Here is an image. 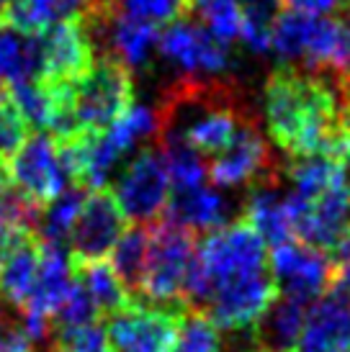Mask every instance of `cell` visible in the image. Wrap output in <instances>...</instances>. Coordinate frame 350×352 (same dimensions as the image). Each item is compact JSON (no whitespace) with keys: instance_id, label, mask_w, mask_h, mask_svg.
<instances>
[{"instance_id":"obj_1","label":"cell","mask_w":350,"mask_h":352,"mask_svg":"<svg viewBox=\"0 0 350 352\" xmlns=\"http://www.w3.org/2000/svg\"><path fill=\"white\" fill-rule=\"evenodd\" d=\"M340 88L327 75L273 69L262 88V116L273 144L289 157H338L348 139L340 121Z\"/></svg>"},{"instance_id":"obj_2","label":"cell","mask_w":350,"mask_h":352,"mask_svg":"<svg viewBox=\"0 0 350 352\" xmlns=\"http://www.w3.org/2000/svg\"><path fill=\"white\" fill-rule=\"evenodd\" d=\"M268 270V250L253 226L245 219L224 224L198 242L194 267L185 283L188 311H204L209 294L219 283Z\"/></svg>"},{"instance_id":"obj_3","label":"cell","mask_w":350,"mask_h":352,"mask_svg":"<svg viewBox=\"0 0 350 352\" xmlns=\"http://www.w3.org/2000/svg\"><path fill=\"white\" fill-rule=\"evenodd\" d=\"M68 103L83 134H103L134 106V75L114 54L101 52L85 78L70 85Z\"/></svg>"},{"instance_id":"obj_4","label":"cell","mask_w":350,"mask_h":352,"mask_svg":"<svg viewBox=\"0 0 350 352\" xmlns=\"http://www.w3.org/2000/svg\"><path fill=\"white\" fill-rule=\"evenodd\" d=\"M198 239L194 232L170 221L150 224V250L142 280V296L160 306H185V283L194 267Z\"/></svg>"},{"instance_id":"obj_5","label":"cell","mask_w":350,"mask_h":352,"mask_svg":"<svg viewBox=\"0 0 350 352\" xmlns=\"http://www.w3.org/2000/svg\"><path fill=\"white\" fill-rule=\"evenodd\" d=\"M185 314L183 306L129 301L103 319L111 352H173Z\"/></svg>"},{"instance_id":"obj_6","label":"cell","mask_w":350,"mask_h":352,"mask_svg":"<svg viewBox=\"0 0 350 352\" xmlns=\"http://www.w3.org/2000/svg\"><path fill=\"white\" fill-rule=\"evenodd\" d=\"M157 54L185 80H216L234 65L232 47L188 19L175 21L160 31Z\"/></svg>"},{"instance_id":"obj_7","label":"cell","mask_w":350,"mask_h":352,"mask_svg":"<svg viewBox=\"0 0 350 352\" xmlns=\"http://www.w3.org/2000/svg\"><path fill=\"white\" fill-rule=\"evenodd\" d=\"M114 193L132 224L150 226L163 219L173 183L157 144H145L139 149V155L119 175Z\"/></svg>"},{"instance_id":"obj_8","label":"cell","mask_w":350,"mask_h":352,"mask_svg":"<svg viewBox=\"0 0 350 352\" xmlns=\"http://www.w3.org/2000/svg\"><path fill=\"white\" fill-rule=\"evenodd\" d=\"M127 232V214L111 186L90 190L80 216L68 236L70 265L101 263L111 257L116 242Z\"/></svg>"},{"instance_id":"obj_9","label":"cell","mask_w":350,"mask_h":352,"mask_svg":"<svg viewBox=\"0 0 350 352\" xmlns=\"http://www.w3.org/2000/svg\"><path fill=\"white\" fill-rule=\"evenodd\" d=\"M268 265L281 296L302 303H314L325 294H330L335 273L330 252H322L299 239H289L271 247Z\"/></svg>"},{"instance_id":"obj_10","label":"cell","mask_w":350,"mask_h":352,"mask_svg":"<svg viewBox=\"0 0 350 352\" xmlns=\"http://www.w3.org/2000/svg\"><path fill=\"white\" fill-rule=\"evenodd\" d=\"M278 285L271 270L219 283L209 294L204 311L224 332H253L262 314L278 298Z\"/></svg>"},{"instance_id":"obj_11","label":"cell","mask_w":350,"mask_h":352,"mask_svg":"<svg viewBox=\"0 0 350 352\" xmlns=\"http://www.w3.org/2000/svg\"><path fill=\"white\" fill-rule=\"evenodd\" d=\"M96 41L85 21H62L39 34V82L75 85L96 62Z\"/></svg>"},{"instance_id":"obj_12","label":"cell","mask_w":350,"mask_h":352,"mask_svg":"<svg viewBox=\"0 0 350 352\" xmlns=\"http://www.w3.org/2000/svg\"><path fill=\"white\" fill-rule=\"evenodd\" d=\"M10 183L34 204L47 208L70 186L59 160L57 139L47 131H31L8 162Z\"/></svg>"},{"instance_id":"obj_13","label":"cell","mask_w":350,"mask_h":352,"mask_svg":"<svg viewBox=\"0 0 350 352\" xmlns=\"http://www.w3.org/2000/svg\"><path fill=\"white\" fill-rule=\"evenodd\" d=\"M209 177L219 188H253L276 180L271 147L250 116L243 121V126L229 142V147L212 157Z\"/></svg>"},{"instance_id":"obj_14","label":"cell","mask_w":350,"mask_h":352,"mask_svg":"<svg viewBox=\"0 0 350 352\" xmlns=\"http://www.w3.org/2000/svg\"><path fill=\"white\" fill-rule=\"evenodd\" d=\"M291 196L294 232L296 239L322 252H335L345 236H350V193L345 186H335L320 198Z\"/></svg>"},{"instance_id":"obj_15","label":"cell","mask_w":350,"mask_h":352,"mask_svg":"<svg viewBox=\"0 0 350 352\" xmlns=\"http://www.w3.org/2000/svg\"><path fill=\"white\" fill-rule=\"evenodd\" d=\"M294 352H350V301L325 294L307 309Z\"/></svg>"},{"instance_id":"obj_16","label":"cell","mask_w":350,"mask_h":352,"mask_svg":"<svg viewBox=\"0 0 350 352\" xmlns=\"http://www.w3.org/2000/svg\"><path fill=\"white\" fill-rule=\"evenodd\" d=\"M101 10V0H10L0 26L39 36L62 21H88Z\"/></svg>"},{"instance_id":"obj_17","label":"cell","mask_w":350,"mask_h":352,"mask_svg":"<svg viewBox=\"0 0 350 352\" xmlns=\"http://www.w3.org/2000/svg\"><path fill=\"white\" fill-rule=\"evenodd\" d=\"M243 219L271 247L289 242V239H296L291 196L281 193L276 180H268V183L250 188V196L245 198Z\"/></svg>"},{"instance_id":"obj_18","label":"cell","mask_w":350,"mask_h":352,"mask_svg":"<svg viewBox=\"0 0 350 352\" xmlns=\"http://www.w3.org/2000/svg\"><path fill=\"white\" fill-rule=\"evenodd\" d=\"M70 288H72V265H70V254L65 245L41 242L39 275H37L29 303L19 314H34V316H44L52 322L54 311L68 298Z\"/></svg>"},{"instance_id":"obj_19","label":"cell","mask_w":350,"mask_h":352,"mask_svg":"<svg viewBox=\"0 0 350 352\" xmlns=\"http://www.w3.org/2000/svg\"><path fill=\"white\" fill-rule=\"evenodd\" d=\"M41 265V239L29 234L0 252V298L21 311L31 298Z\"/></svg>"},{"instance_id":"obj_20","label":"cell","mask_w":350,"mask_h":352,"mask_svg":"<svg viewBox=\"0 0 350 352\" xmlns=\"http://www.w3.org/2000/svg\"><path fill=\"white\" fill-rule=\"evenodd\" d=\"M307 319V303L278 296L250 332V352H294Z\"/></svg>"},{"instance_id":"obj_21","label":"cell","mask_w":350,"mask_h":352,"mask_svg":"<svg viewBox=\"0 0 350 352\" xmlns=\"http://www.w3.org/2000/svg\"><path fill=\"white\" fill-rule=\"evenodd\" d=\"M163 221L175 226H183L188 232H214L227 224V204L214 188L196 186L173 190Z\"/></svg>"},{"instance_id":"obj_22","label":"cell","mask_w":350,"mask_h":352,"mask_svg":"<svg viewBox=\"0 0 350 352\" xmlns=\"http://www.w3.org/2000/svg\"><path fill=\"white\" fill-rule=\"evenodd\" d=\"M41 208L10 183H0V252L29 234H39Z\"/></svg>"},{"instance_id":"obj_23","label":"cell","mask_w":350,"mask_h":352,"mask_svg":"<svg viewBox=\"0 0 350 352\" xmlns=\"http://www.w3.org/2000/svg\"><path fill=\"white\" fill-rule=\"evenodd\" d=\"M147 250H150V226L132 224L116 242L111 252V267L124 283L132 298H142V280L147 267Z\"/></svg>"},{"instance_id":"obj_24","label":"cell","mask_w":350,"mask_h":352,"mask_svg":"<svg viewBox=\"0 0 350 352\" xmlns=\"http://www.w3.org/2000/svg\"><path fill=\"white\" fill-rule=\"evenodd\" d=\"M72 273L88 288V294H90L98 314H101V322L106 316H111V314H116L119 309H124L129 301H136V298H132V294L124 288V283L119 280V275L114 273L111 263H106V260L72 265Z\"/></svg>"},{"instance_id":"obj_25","label":"cell","mask_w":350,"mask_h":352,"mask_svg":"<svg viewBox=\"0 0 350 352\" xmlns=\"http://www.w3.org/2000/svg\"><path fill=\"white\" fill-rule=\"evenodd\" d=\"M286 177L294 188V196L307 198V201L320 198L335 186H342L340 165L330 155L291 157V165L286 167Z\"/></svg>"},{"instance_id":"obj_26","label":"cell","mask_w":350,"mask_h":352,"mask_svg":"<svg viewBox=\"0 0 350 352\" xmlns=\"http://www.w3.org/2000/svg\"><path fill=\"white\" fill-rule=\"evenodd\" d=\"M163 160H165L167 175L173 183V190H183V188L204 186L209 177V167L204 165V155H198L181 134L175 131H163L155 142Z\"/></svg>"},{"instance_id":"obj_27","label":"cell","mask_w":350,"mask_h":352,"mask_svg":"<svg viewBox=\"0 0 350 352\" xmlns=\"http://www.w3.org/2000/svg\"><path fill=\"white\" fill-rule=\"evenodd\" d=\"M39 80V36L0 26V82Z\"/></svg>"},{"instance_id":"obj_28","label":"cell","mask_w":350,"mask_h":352,"mask_svg":"<svg viewBox=\"0 0 350 352\" xmlns=\"http://www.w3.org/2000/svg\"><path fill=\"white\" fill-rule=\"evenodd\" d=\"M8 98L13 100L29 131H49L57 116V98L54 93L41 85L39 80H16L8 85Z\"/></svg>"},{"instance_id":"obj_29","label":"cell","mask_w":350,"mask_h":352,"mask_svg":"<svg viewBox=\"0 0 350 352\" xmlns=\"http://www.w3.org/2000/svg\"><path fill=\"white\" fill-rule=\"evenodd\" d=\"M88 193L90 190L83 186H68L41 211V224H39L41 242H57V245H62L68 239L75 221H78L80 208L85 204Z\"/></svg>"},{"instance_id":"obj_30","label":"cell","mask_w":350,"mask_h":352,"mask_svg":"<svg viewBox=\"0 0 350 352\" xmlns=\"http://www.w3.org/2000/svg\"><path fill=\"white\" fill-rule=\"evenodd\" d=\"M243 10V36L240 41L255 54L271 52V34L281 16V0H240Z\"/></svg>"},{"instance_id":"obj_31","label":"cell","mask_w":350,"mask_h":352,"mask_svg":"<svg viewBox=\"0 0 350 352\" xmlns=\"http://www.w3.org/2000/svg\"><path fill=\"white\" fill-rule=\"evenodd\" d=\"M103 10L147 21L155 26H170L191 16V0H101Z\"/></svg>"},{"instance_id":"obj_32","label":"cell","mask_w":350,"mask_h":352,"mask_svg":"<svg viewBox=\"0 0 350 352\" xmlns=\"http://www.w3.org/2000/svg\"><path fill=\"white\" fill-rule=\"evenodd\" d=\"M222 329L206 314L188 311L173 352H222Z\"/></svg>"},{"instance_id":"obj_33","label":"cell","mask_w":350,"mask_h":352,"mask_svg":"<svg viewBox=\"0 0 350 352\" xmlns=\"http://www.w3.org/2000/svg\"><path fill=\"white\" fill-rule=\"evenodd\" d=\"M47 347L52 352H111L106 327L101 322L72 329V332L52 334Z\"/></svg>"},{"instance_id":"obj_34","label":"cell","mask_w":350,"mask_h":352,"mask_svg":"<svg viewBox=\"0 0 350 352\" xmlns=\"http://www.w3.org/2000/svg\"><path fill=\"white\" fill-rule=\"evenodd\" d=\"M29 134V126L23 124V118L16 111L13 100L8 96L0 98V160L10 162V157L19 152V147L26 142Z\"/></svg>"},{"instance_id":"obj_35","label":"cell","mask_w":350,"mask_h":352,"mask_svg":"<svg viewBox=\"0 0 350 352\" xmlns=\"http://www.w3.org/2000/svg\"><path fill=\"white\" fill-rule=\"evenodd\" d=\"M283 10H291L299 16L311 19H330V16H350V0H281Z\"/></svg>"},{"instance_id":"obj_36","label":"cell","mask_w":350,"mask_h":352,"mask_svg":"<svg viewBox=\"0 0 350 352\" xmlns=\"http://www.w3.org/2000/svg\"><path fill=\"white\" fill-rule=\"evenodd\" d=\"M330 254H332V265H335L330 291L350 301V236H345L340 245H338V250Z\"/></svg>"},{"instance_id":"obj_37","label":"cell","mask_w":350,"mask_h":352,"mask_svg":"<svg viewBox=\"0 0 350 352\" xmlns=\"http://www.w3.org/2000/svg\"><path fill=\"white\" fill-rule=\"evenodd\" d=\"M34 344H31V340L23 334V329H13L10 334H6L3 340H0V352H34L31 350Z\"/></svg>"},{"instance_id":"obj_38","label":"cell","mask_w":350,"mask_h":352,"mask_svg":"<svg viewBox=\"0 0 350 352\" xmlns=\"http://www.w3.org/2000/svg\"><path fill=\"white\" fill-rule=\"evenodd\" d=\"M338 88H340V103H342L340 121H342V129L350 134V78H338Z\"/></svg>"},{"instance_id":"obj_39","label":"cell","mask_w":350,"mask_h":352,"mask_svg":"<svg viewBox=\"0 0 350 352\" xmlns=\"http://www.w3.org/2000/svg\"><path fill=\"white\" fill-rule=\"evenodd\" d=\"M19 327H21V316H13V314H10V306L0 298V340H3L6 334L13 332V329H19Z\"/></svg>"},{"instance_id":"obj_40","label":"cell","mask_w":350,"mask_h":352,"mask_svg":"<svg viewBox=\"0 0 350 352\" xmlns=\"http://www.w3.org/2000/svg\"><path fill=\"white\" fill-rule=\"evenodd\" d=\"M335 160H338V165H340L342 186L348 188V193H350V139L345 142V147L340 149V155L335 157Z\"/></svg>"},{"instance_id":"obj_41","label":"cell","mask_w":350,"mask_h":352,"mask_svg":"<svg viewBox=\"0 0 350 352\" xmlns=\"http://www.w3.org/2000/svg\"><path fill=\"white\" fill-rule=\"evenodd\" d=\"M10 0H0V19H3V13H6V8H8Z\"/></svg>"},{"instance_id":"obj_42","label":"cell","mask_w":350,"mask_h":352,"mask_svg":"<svg viewBox=\"0 0 350 352\" xmlns=\"http://www.w3.org/2000/svg\"><path fill=\"white\" fill-rule=\"evenodd\" d=\"M41 352H52V350H49V347H44V350H41Z\"/></svg>"},{"instance_id":"obj_43","label":"cell","mask_w":350,"mask_h":352,"mask_svg":"<svg viewBox=\"0 0 350 352\" xmlns=\"http://www.w3.org/2000/svg\"><path fill=\"white\" fill-rule=\"evenodd\" d=\"M348 78H350V75H348Z\"/></svg>"}]
</instances>
